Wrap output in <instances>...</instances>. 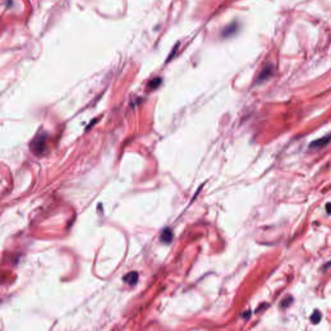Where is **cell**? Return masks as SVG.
<instances>
[{
	"label": "cell",
	"mask_w": 331,
	"mask_h": 331,
	"mask_svg": "<svg viewBox=\"0 0 331 331\" xmlns=\"http://www.w3.org/2000/svg\"><path fill=\"white\" fill-rule=\"evenodd\" d=\"M330 141H331V135L325 136L321 138H319V139L313 141L311 144H310L309 147L310 148H312V149L321 148L327 145Z\"/></svg>",
	"instance_id": "6da1fadb"
},
{
	"label": "cell",
	"mask_w": 331,
	"mask_h": 331,
	"mask_svg": "<svg viewBox=\"0 0 331 331\" xmlns=\"http://www.w3.org/2000/svg\"><path fill=\"white\" fill-rule=\"evenodd\" d=\"M173 232L170 228H167L163 230L161 234V240L162 243L165 244H169L173 240Z\"/></svg>",
	"instance_id": "7a4b0ae2"
},
{
	"label": "cell",
	"mask_w": 331,
	"mask_h": 331,
	"mask_svg": "<svg viewBox=\"0 0 331 331\" xmlns=\"http://www.w3.org/2000/svg\"><path fill=\"white\" fill-rule=\"evenodd\" d=\"M138 275L137 272H132L124 277V281L129 285H134L138 281Z\"/></svg>",
	"instance_id": "3957f363"
},
{
	"label": "cell",
	"mask_w": 331,
	"mask_h": 331,
	"mask_svg": "<svg viewBox=\"0 0 331 331\" xmlns=\"http://www.w3.org/2000/svg\"><path fill=\"white\" fill-rule=\"evenodd\" d=\"M271 74H272V68L270 66L265 67V68L263 69V71L260 73V75L258 77V80L259 81H263L265 80H267L268 78L271 75Z\"/></svg>",
	"instance_id": "277c9868"
},
{
	"label": "cell",
	"mask_w": 331,
	"mask_h": 331,
	"mask_svg": "<svg viewBox=\"0 0 331 331\" xmlns=\"http://www.w3.org/2000/svg\"><path fill=\"white\" fill-rule=\"evenodd\" d=\"M321 319V314L320 312L318 310H314V312L312 314V316H310V321H311L313 324H318L320 323Z\"/></svg>",
	"instance_id": "5b68a950"
},
{
	"label": "cell",
	"mask_w": 331,
	"mask_h": 331,
	"mask_svg": "<svg viewBox=\"0 0 331 331\" xmlns=\"http://www.w3.org/2000/svg\"><path fill=\"white\" fill-rule=\"evenodd\" d=\"M293 297L291 296H288L286 297H285V299H283V300H282L281 301V303L279 304V306H281V307L282 308H287L288 306H289L290 305H291L292 304V303L293 302Z\"/></svg>",
	"instance_id": "8992f818"
},
{
	"label": "cell",
	"mask_w": 331,
	"mask_h": 331,
	"mask_svg": "<svg viewBox=\"0 0 331 331\" xmlns=\"http://www.w3.org/2000/svg\"><path fill=\"white\" fill-rule=\"evenodd\" d=\"M162 80L160 78H155L153 79L152 81H150L148 84V87L150 89H155L157 88L160 84H161Z\"/></svg>",
	"instance_id": "52a82bcc"
},
{
	"label": "cell",
	"mask_w": 331,
	"mask_h": 331,
	"mask_svg": "<svg viewBox=\"0 0 331 331\" xmlns=\"http://www.w3.org/2000/svg\"><path fill=\"white\" fill-rule=\"evenodd\" d=\"M236 28L237 25L235 24H232V25H229L227 28H226V29L223 31V36H228L234 33L235 31H236Z\"/></svg>",
	"instance_id": "ba28073f"
},
{
	"label": "cell",
	"mask_w": 331,
	"mask_h": 331,
	"mask_svg": "<svg viewBox=\"0 0 331 331\" xmlns=\"http://www.w3.org/2000/svg\"><path fill=\"white\" fill-rule=\"evenodd\" d=\"M325 209L327 213L329 215H331V202H328L325 205Z\"/></svg>",
	"instance_id": "9c48e42d"
}]
</instances>
